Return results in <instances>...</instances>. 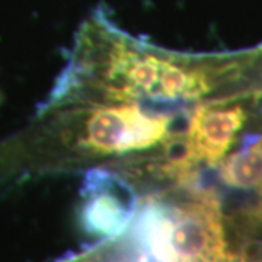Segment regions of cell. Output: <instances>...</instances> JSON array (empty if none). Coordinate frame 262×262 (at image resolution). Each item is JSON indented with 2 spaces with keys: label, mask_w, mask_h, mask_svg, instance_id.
<instances>
[{
  "label": "cell",
  "mask_w": 262,
  "mask_h": 262,
  "mask_svg": "<svg viewBox=\"0 0 262 262\" xmlns=\"http://www.w3.org/2000/svg\"><path fill=\"white\" fill-rule=\"evenodd\" d=\"M188 111L140 103H39L22 128L0 140V187L175 155Z\"/></svg>",
  "instance_id": "7a4b0ae2"
},
{
  "label": "cell",
  "mask_w": 262,
  "mask_h": 262,
  "mask_svg": "<svg viewBox=\"0 0 262 262\" xmlns=\"http://www.w3.org/2000/svg\"><path fill=\"white\" fill-rule=\"evenodd\" d=\"M259 101L239 98L210 101L189 108L177 159L191 182H200L203 170L220 165L249 120L251 108Z\"/></svg>",
  "instance_id": "277c9868"
},
{
  "label": "cell",
  "mask_w": 262,
  "mask_h": 262,
  "mask_svg": "<svg viewBox=\"0 0 262 262\" xmlns=\"http://www.w3.org/2000/svg\"><path fill=\"white\" fill-rule=\"evenodd\" d=\"M262 99V46L185 53L122 29L98 6L76 31L63 70L41 103H140L188 110L210 101Z\"/></svg>",
  "instance_id": "6da1fadb"
},
{
  "label": "cell",
  "mask_w": 262,
  "mask_h": 262,
  "mask_svg": "<svg viewBox=\"0 0 262 262\" xmlns=\"http://www.w3.org/2000/svg\"><path fill=\"white\" fill-rule=\"evenodd\" d=\"M137 262H233L219 194L201 184L150 192L131 222Z\"/></svg>",
  "instance_id": "3957f363"
},
{
  "label": "cell",
  "mask_w": 262,
  "mask_h": 262,
  "mask_svg": "<svg viewBox=\"0 0 262 262\" xmlns=\"http://www.w3.org/2000/svg\"><path fill=\"white\" fill-rule=\"evenodd\" d=\"M82 262H94V261H89V259H88V261H82Z\"/></svg>",
  "instance_id": "ba28073f"
},
{
  "label": "cell",
  "mask_w": 262,
  "mask_h": 262,
  "mask_svg": "<svg viewBox=\"0 0 262 262\" xmlns=\"http://www.w3.org/2000/svg\"><path fill=\"white\" fill-rule=\"evenodd\" d=\"M80 220L88 233L103 239L121 236L136 210V189L117 172L95 168L86 172Z\"/></svg>",
  "instance_id": "5b68a950"
},
{
  "label": "cell",
  "mask_w": 262,
  "mask_h": 262,
  "mask_svg": "<svg viewBox=\"0 0 262 262\" xmlns=\"http://www.w3.org/2000/svg\"><path fill=\"white\" fill-rule=\"evenodd\" d=\"M217 175L225 187L237 191L262 188V134L248 136L242 147L227 155L217 166Z\"/></svg>",
  "instance_id": "8992f818"
},
{
  "label": "cell",
  "mask_w": 262,
  "mask_h": 262,
  "mask_svg": "<svg viewBox=\"0 0 262 262\" xmlns=\"http://www.w3.org/2000/svg\"><path fill=\"white\" fill-rule=\"evenodd\" d=\"M2 99H3V95H2V92H0V102H2Z\"/></svg>",
  "instance_id": "52a82bcc"
}]
</instances>
